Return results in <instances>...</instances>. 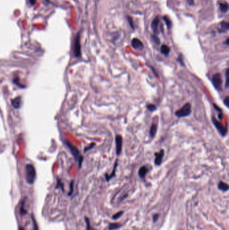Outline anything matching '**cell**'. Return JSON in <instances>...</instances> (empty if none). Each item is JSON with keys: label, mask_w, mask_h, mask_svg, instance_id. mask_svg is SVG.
Returning <instances> with one entry per match:
<instances>
[{"label": "cell", "mask_w": 229, "mask_h": 230, "mask_svg": "<svg viewBox=\"0 0 229 230\" xmlns=\"http://www.w3.org/2000/svg\"><path fill=\"white\" fill-rule=\"evenodd\" d=\"M131 45L134 48H135V49L142 50L144 47V45H143V42H141V40L137 38H133V39L132 40Z\"/></svg>", "instance_id": "cell-9"}, {"label": "cell", "mask_w": 229, "mask_h": 230, "mask_svg": "<svg viewBox=\"0 0 229 230\" xmlns=\"http://www.w3.org/2000/svg\"><path fill=\"white\" fill-rule=\"evenodd\" d=\"M120 227H121V225L119 223H111V224H110V225H109L108 229H109V230H115V229H118Z\"/></svg>", "instance_id": "cell-20"}, {"label": "cell", "mask_w": 229, "mask_h": 230, "mask_svg": "<svg viewBox=\"0 0 229 230\" xmlns=\"http://www.w3.org/2000/svg\"><path fill=\"white\" fill-rule=\"evenodd\" d=\"M19 230H25L24 229V228H22V227H19Z\"/></svg>", "instance_id": "cell-36"}, {"label": "cell", "mask_w": 229, "mask_h": 230, "mask_svg": "<svg viewBox=\"0 0 229 230\" xmlns=\"http://www.w3.org/2000/svg\"><path fill=\"white\" fill-rule=\"evenodd\" d=\"M222 118H223V114H222V112H220L219 114H218V119L219 120H222Z\"/></svg>", "instance_id": "cell-33"}, {"label": "cell", "mask_w": 229, "mask_h": 230, "mask_svg": "<svg viewBox=\"0 0 229 230\" xmlns=\"http://www.w3.org/2000/svg\"><path fill=\"white\" fill-rule=\"evenodd\" d=\"M214 108H215L216 110H217V111H219L220 112H222V110H221V109H220V108H219V107H218L217 106H216V105L215 104H214Z\"/></svg>", "instance_id": "cell-31"}, {"label": "cell", "mask_w": 229, "mask_h": 230, "mask_svg": "<svg viewBox=\"0 0 229 230\" xmlns=\"http://www.w3.org/2000/svg\"><path fill=\"white\" fill-rule=\"evenodd\" d=\"M225 77H226V83H225V87L226 88H228V69L226 70V73H225Z\"/></svg>", "instance_id": "cell-24"}, {"label": "cell", "mask_w": 229, "mask_h": 230, "mask_svg": "<svg viewBox=\"0 0 229 230\" xmlns=\"http://www.w3.org/2000/svg\"><path fill=\"white\" fill-rule=\"evenodd\" d=\"M147 108L148 110L151 111V112H154L157 110V106L153 104H148L147 105Z\"/></svg>", "instance_id": "cell-21"}, {"label": "cell", "mask_w": 229, "mask_h": 230, "mask_svg": "<svg viewBox=\"0 0 229 230\" xmlns=\"http://www.w3.org/2000/svg\"><path fill=\"white\" fill-rule=\"evenodd\" d=\"M163 20L165 21V23L166 24V26H167V27L168 29L171 28V26H172V23H171V20H170L169 18L167 17V16H164Z\"/></svg>", "instance_id": "cell-19"}, {"label": "cell", "mask_w": 229, "mask_h": 230, "mask_svg": "<svg viewBox=\"0 0 229 230\" xmlns=\"http://www.w3.org/2000/svg\"><path fill=\"white\" fill-rule=\"evenodd\" d=\"M12 104L15 108H19L21 106V98L17 97L12 100Z\"/></svg>", "instance_id": "cell-13"}, {"label": "cell", "mask_w": 229, "mask_h": 230, "mask_svg": "<svg viewBox=\"0 0 229 230\" xmlns=\"http://www.w3.org/2000/svg\"><path fill=\"white\" fill-rule=\"evenodd\" d=\"M86 223H87V229H86V230H96V229H94V228L92 227V226H91L90 220H89L88 218H86Z\"/></svg>", "instance_id": "cell-22"}, {"label": "cell", "mask_w": 229, "mask_h": 230, "mask_svg": "<svg viewBox=\"0 0 229 230\" xmlns=\"http://www.w3.org/2000/svg\"><path fill=\"white\" fill-rule=\"evenodd\" d=\"M153 40H154V41H155V42L156 44H159V43H160V40H159V38L157 37V35H155V34H154V35L153 36Z\"/></svg>", "instance_id": "cell-28"}, {"label": "cell", "mask_w": 229, "mask_h": 230, "mask_svg": "<svg viewBox=\"0 0 229 230\" xmlns=\"http://www.w3.org/2000/svg\"><path fill=\"white\" fill-rule=\"evenodd\" d=\"M148 171H149V169H148L147 167L145 166V165L141 167V168H140L139 170V176H140V178H145V177L146 176V175H147Z\"/></svg>", "instance_id": "cell-12"}, {"label": "cell", "mask_w": 229, "mask_h": 230, "mask_svg": "<svg viewBox=\"0 0 229 230\" xmlns=\"http://www.w3.org/2000/svg\"><path fill=\"white\" fill-rule=\"evenodd\" d=\"M123 213H124L123 211H119L118 213H117L114 214V215H113L112 219H118V218H120V217H121L122 215V214H123Z\"/></svg>", "instance_id": "cell-23"}, {"label": "cell", "mask_w": 229, "mask_h": 230, "mask_svg": "<svg viewBox=\"0 0 229 230\" xmlns=\"http://www.w3.org/2000/svg\"><path fill=\"white\" fill-rule=\"evenodd\" d=\"M159 18L156 17L155 19L153 20V21L152 22V24H151V28H152V30H153L154 34H155V35H156L158 32V26H159Z\"/></svg>", "instance_id": "cell-10"}, {"label": "cell", "mask_w": 229, "mask_h": 230, "mask_svg": "<svg viewBox=\"0 0 229 230\" xmlns=\"http://www.w3.org/2000/svg\"><path fill=\"white\" fill-rule=\"evenodd\" d=\"M30 3L31 4V5H34L36 3V0H29Z\"/></svg>", "instance_id": "cell-34"}, {"label": "cell", "mask_w": 229, "mask_h": 230, "mask_svg": "<svg viewBox=\"0 0 229 230\" xmlns=\"http://www.w3.org/2000/svg\"><path fill=\"white\" fill-rule=\"evenodd\" d=\"M157 125H155V124L152 125V126L151 127V129H150V131H149L150 137H151V138H153V137H155V135H156V133H157Z\"/></svg>", "instance_id": "cell-16"}, {"label": "cell", "mask_w": 229, "mask_h": 230, "mask_svg": "<svg viewBox=\"0 0 229 230\" xmlns=\"http://www.w3.org/2000/svg\"><path fill=\"white\" fill-rule=\"evenodd\" d=\"M117 166H118V159H116V161H115L114 166V169H113V171H112V174H110V175H108V174H105V177H106V180L108 181H108H110V180L112 178H114V177L115 176V175H116V167H117Z\"/></svg>", "instance_id": "cell-11"}, {"label": "cell", "mask_w": 229, "mask_h": 230, "mask_svg": "<svg viewBox=\"0 0 229 230\" xmlns=\"http://www.w3.org/2000/svg\"><path fill=\"white\" fill-rule=\"evenodd\" d=\"M95 145H96V143H91V144L89 145V146H88L86 147V149H85V150H84V151L85 152H86V151H88V150H90V149H92L93 147H94Z\"/></svg>", "instance_id": "cell-27"}, {"label": "cell", "mask_w": 229, "mask_h": 230, "mask_svg": "<svg viewBox=\"0 0 229 230\" xmlns=\"http://www.w3.org/2000/svg\"><path fill=\"white\" fill-rule=\"evenodd\" d=\"M159 214H155V215H154L153 216V222H156V221H157V220H158V219H159Z\"/></svg>", "instance_id": "cell-30"}, {"label": "cell", "mask_w": 229, "mask_h": 230, "mask_svg": "<svg viewBox=\"0 0 229 230\" xmlns=\"http://www.w3.org/2000/svg\"><path fill=\"white\" fill-rule=\"evenodd\" d=\"M192 112V106L190 102L186 103L181 108L176 111L175 112V115L179 118H182V117H186L189 116Z\"/></svg>", "instance_id": "cell-1"}, {"label": "cell", "mask_w": 229, "mask_h": 230, "mask_svg": "<svg viewBox=\"0 0 229 230\" xmlns=\"http://www.w3.org/2000/svg\"><path fill=\"white\" fill-rule=\"evenodd\" d=\"M74 54L76 57H80L82 52H81V44H80V34H77L74 40Z\"/></svg>", "instance_id": "cell-6"}, {"label": "cell", "mask_w": 229, "mask_h": 230, "mask_svg": "<svg viewBox=\"0 0 229 230\" xmlns=\"http://www.w3.org/2000/svg\"><path fill=\"white\" fill-rule=\"evenodd\" d=\"M229 28V24L227 22H222L220 23V28L219 29V31L220 32H225L227 31Z\"/></svg>", "instance_id": "cell-14"}, {"label": "cell", "mask_w": 229, "mask_h": 230, "mask_svg": "<svg viewBox=\"0 0 229 230\" xmlns=\"http://www.w3.org/2000/svg\"><path fill=\"white\" fill-rule=\"evenodd\" d=\"M218 189L220 190V191L226 192L228 190V185L226 183L224 182L220 181L218 184Z\"/></svg>", "instance_id": "cell-15"}, {"label": "cell", "mask_w": 229, "mask_h": 230, "mask_svg": "<svg viewBox=\"0 0 229 230\" xmlns=\"http://www.w3.org/2000/svg\"><path fill=\"white\" fill-rule=\"evenodd\" d=\"M26 177L27 182L32 184L34 183L36 178V170L32 164H28L26 166Z\"/></svg>", "instance_id": "cell-2"}, {"label": "cell", "mask_w": 229, "mask_h": 230, "mask_svg": "<svg viewBox=\"0 0 229 230\" xmlns=\"http://www.w3.org/2000/svg\"><path fill=\"white\" fill-rule=\"evenodd\" d=\"M67 145L69 148L70 149V150H71V151L72 154L73 155V156L75 157V159H77V160H78L79 165H80V167L81 165H82V161H83V160H84V158H83V157L82 156V155H80V151H79L78 149H77V147H75L74 145H73L71 143L67 142Z\"/></svg>", "instance_id": "cell-4"}, {"label": "cell", "mask_w": 229, "mask_h": 230, "mask_svg": "<svg viewBox=\"0 0 229 230\" xmlns=\"http://www.w3.org/2000/svg\"><path fill=\"white\" fill-rule=\"evenodd\" d=\"M170 52V48L166 44H163L161 46V52L164 55H168Z\"/></svg>", "instance_id": "cell-17"}, {"label": "cell", "mask_w": 229, "mask_h": 230, "mask_svg": "<svg viewBox=\"0 0 229 230\" xmlns=\"http://www.w3.org/2000/svg\"><path fill=\"white\" fill-rule=\"evenodd\" d=\"M212 82L213 86H214L216 90L218 91H220L222 90V80L221 78V76L220 73H215L213 75L212 78Z\"/></svg>", "instance_id": "cell-5"}, {"label": "cell", "mask_w": 229, "mask_h": 230, "mask_svg": "<svg viewBox=\"0 0 229 230\" xmlns=\"http://www.w3.org/2000/svg\"><path fill=\"white\" fill-rule=\"evenodd\" d=\"M224 104H225V106L226 107H228V104H229V98H228V96H226V98L224 99Z\"/></svg>", "instance_id": "cell-29"}, {"label": "cell", "mask_w": 229, "mask_h": 230, "mask_svg": "<svg viewBox=\"0 0 229 230\" xmlns=\"http://www.w3.org/2000/svg\"><path fill=\"white\" fill-rule=\"evenodd\" d=\"M228 41H229V39H228V38H227V39H226V42H225V44H226V45H228Z\"/></svg>", "instance_id": "cell-35"}, {"label": "cell", "mask_w": 229, "mask_h": 230, "mask_svg": "<svg viewBox=\"0 0 229 230\" xmlns=\"http://www.w3.org/2000/svg\"><path fill=\"white\" fill-rule=\"evenodd\" d=\"M219 5H220V9L222 12H224V13H225V12H227L228 10V5L226 2L225 1L220 2Z\"/></svg>", "instance_id": "cell-18"}, {"label": "cell", "mask_w": 229, "mask_h": 230, "mask_svg": "<svg viewBox=\"0 0 229 230\" xmlns=\"http://www.w3.org/2000/svg\"><path fill=\"white\" fill-rule=\"evenodd\" d=\"M116 141V155H120L122 150V137L120 135H118L115 137Z\"/></svg>", "instance_id": "cell-7"}, {"label": "cell", "mask_w": 229, "mask_h": 230, "mask_svg": "<svg viewBox=\"0 0 229 230\" xmlns=\"http://www.w3.org/2000/svg\"><path fill=\"white\" fill-rule=\"evenodd\" d=\"M165 154V151L163 149H161L159 152L155 153V163L156 165H160L161 164L163 158Z\"/></svg>", "instance_id": "cell-8"}, {"label": "cell", "mask_w": 229, "mask_h": 230, "mask_svg": "<svg viewBox=\"0 0 229 230\" xmlns=\"http://www.w3.org/2000/svg\"><path fill=\"white\" fill-rule=\"evenodd\" d=\"M212 123H213L214 126H215V127L218 130V132H219L220 134L221 135L222 137H225L226 135L227 134V127H224L223 126V125L215 118V116H213L212 117Z\"/></svg>", "instance_id": "cell-3"}, {"label": "cell", "mask_w": 229, "mask_h": 230, "mask_svg": "<svg viewBox=\"0 0 229 230\" xmlns=\"http://www.w3.org/2000/svg\"><path fill=\"white\" fill-rule=\"evenodd\" d=\"M127 19H128V23H129V24H130V27H131L132 28H133V29H135V26H134L133 18L130 17V16H128V17H127Z\"/></svg>", "instance_id": "cell-25"}, {"label": "cell", "mask_w": 229, "mask_h": 230, "mask_svg": "<svg viewBox=\"0 0 229 230\" xmlns=\"http://www.w3.org/2000/svg\"><path fill=\"white\" fill-rule=\"evenodd\" d=\"M177 61L179 63L180 65H181L182 66H184L185 65L183 63V56H182V54H179V56L177 58Z\"/></svg>", "instance_id": "cell-26"}, {"label": "cell", "mask_w": 229, "mask_h": 230, "mask_svg": "<svg viewBox=\"0 0 229 230\" xmlns=\"http://www.w3.org/2000/svg\"><path fill=\"white\" fill-rule=\"evenodd\" d=\"M188 3L190 4V5H193L194 4V0H187Z\"/></svg>", "instance_id": "cell-32"}]
</instances>
